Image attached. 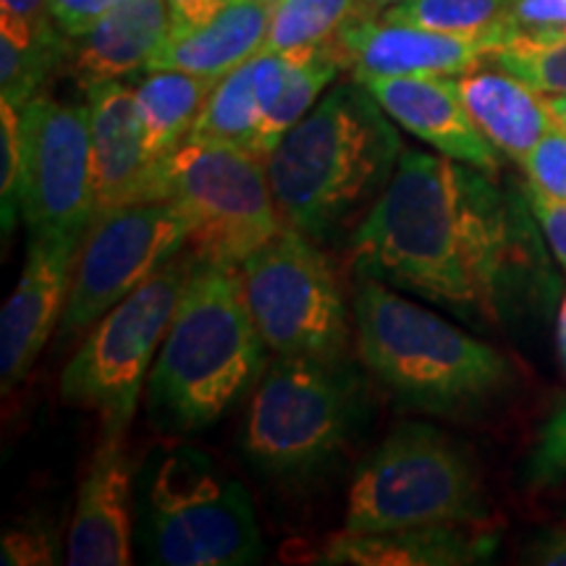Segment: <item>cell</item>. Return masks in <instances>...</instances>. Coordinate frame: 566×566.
Returning <instances> with one entry per match:
<instances>
[{
    "label": "cell",
    "instance_id": "cell-37",
    "mask_svg": "<svg viewBox=\"0 0 566 566\" xmlns=\"http://www.w3.org/2000/svg\"><path fill=\"white\" fill-rule=\"evenodd\" d=\"M226 0H168L171 6L174 27H195L208 21Z\"/></svg>",
    "mask_w": 566,
    "mask_h": 566
},
{
    "label": "cell",
    "instance_id": "cell-16",
    "mask_svg": "<svg viewBox=\"0 0 566 566\" xmlns=\"http://www.w3.org/2000/svg\"><path fill=\"white\" fill-rule=\"evenodd\" d=\"M363 84L401 129L446 158L499 174V150L467 113L457 76H373Z\"/></svg>",
    "mask_w": 566,
    "mask_h": 566
},
{
    "label": "cell",
    "instance_id": "cell-13",
    "mask_svg": "<svg viewBox=\"0 0 566 566\" xmlns=\"http://www.w3.org/2000/svg\"><path fill=\"white\" fill-rule=\"evenodd\" d=\"M82 239L66 231L30 233L24 268L0 313V384L6 394L27 378L61 325Z\"/></svg>",
    "mask_w": 566,
    "mask_h": 566
},
{
    "label": "cell",
    "instance_id": "cell-15",
    "mask_svg": "<svg viewBox=\"0 0 566 566\" xmlns=\"http://www.w3.org/2000/svg\"><path fill=\"white\" fill-rule=\"evenodd\" d=\"M126 433L103 430L90 470L76 495L66 537V564L126 566L134 562V467L126 457Z\"/></svg>",
    "mask_w": 566,
    "mask_h": 566
},
{
    "label": "cell",
    "instance_id": "cell-22",
    "mask_svg": "<svg viewBox=\"0 0 566 566\" xmlns=\"http://www.w3.org/2000/svg\"><path fill=\"white\" fill-rule=\"evenodd\" d=\"M216 84V76H197L176 69L145 71V80L134 87V95L150 163L166 158L187 142Z\"/></svg>",
    "mask_w": 566,
    "mask_h": 566
},
{
    "label": "cell",
    "instance_id": "cell-3",
    "mask_svg": "<svg viewBox=\"0 0 566 566\" xmlns=\"http://www.w3.org/2000/svg\"><path fill=\"white\" fill-rule=\"evenodd\" d=\"M268 346L254 328L239 265L197 263L147 378L160 433H200L258 386Z\"/></svg>",
    "mask_w": 566,
    "mask_h": 566
},
{
    "label": "cell",
    "instance_id": "cell-10",
    "mask_svg": "<svg viewBox=\"0 0 566 566\" xmlns=\"http://www.w3.org/2000/svg\"><path fill=\"white\" fill-rule=\"evenodd\" d=\"M239 273L247 310L268 352L275 357H346V302L317 242L286 226L252 252Z\"/></svg>",
    "mask_w": 566,
    "mask_h": 566
},
{
    "label": "cell",
    "instance_id": "cell-38",
    "mask_svg": "<svg viewBox=\"0 0 566 566\" xmlns=\"http://www.w3.org/2000/svg\"><path fill=\"white\" fill-rule=\"evenodd\" d=\"M533 562L546 566H566V530H551L535 543Z\"/></svg>",
    "mask_w": 566,
    "mask_h": 566
},
{
    "label": "cell",
    "instance_id": "cell-1",
    "mask_svg": "<svg viewBox=\"0 0 566 566\" xmlns=\"http://www.w3.org/2000/svg\"><path fill=\"white\" fill-rule=\"evenodd\" d=\"M349 265L357 279L495 323L533 268V237L493 174L405 147L386 192L352 231Z\"/></svg>",
    "mask_w": 566,
    "mask_h": 566
},
{
    "label": "cell",
    "instance_id": "cell-8",
    "mask_svg": "<svg viewBox=\"0 0 566 566\" xmlns=\"http://www.w3.org/2000/svg\"><path fill=\"white\" fill-rule=\"evenodd\" d=\"M363 417V380L349 359L275 357L254 386L244 454L268 475H304L328 462Z\"/></svg>",
    "mask_w": 566,
    "mask_h": 566
},
{
    "label": "cell",
    "instance_id": "cell-23",
    "mask_svg": "<svg viewBox=\"0 0 566 566\" xmlns=\"http://www.w3.org/2000/svg\"><path fill=\"white\" fill-rule=\"evenodd\" d=\"M344 71V59L338 53L334 38L321 45L294 51L292 66L286 71L279 95L260 122L254 134L252 150L268 158V153L283 139V134L294 129L310 111L321 103L323 92L336 82Z\"/></svg>",
    "mask_w": 566,
    "mask_h": 566
},
{
    "label": "cell",
    "instance_id": "cell-32",
    "mask_svg": "<svg viewBox=\"0 0 566 566\" xmlns=\"http://www.w3.org/2000/svg\"><path fill=\"white\" fill-rule=\"evenodd\" d=\"M566 475V405L543 424L527 462V480L533 488L554 485Z\"/></svg>",
    "mask_w": 566,
    "mask_h": 566
},
{
    "label": "cell",
    "instance_id": "cell-39",
    "mask_svg": "<svg viewBox=\"0 0 566 566\" xmlns=\"http://www.w3.org/2000/svg\"><path fill=\"white\" fill-rule=\"evenodd\" d=\"M401 3H407V0H357V3H354L352 17H359V19L384 17L386 11H391Z\"/></svg>",
    "mask_w": 566,
    "mask_h": 566
},
{
    "label": "cell",
    "instance_id": "cell-31",
    "mask_svg": "<svg viewBox=\"0 0 566 566\" xmlns=\"http://www.w3.org/2000/svg\"><path fill=\"white\" fill-rule=\"evenodd\" d=\"M527 187L537 192L566 200V129L554 122L551 132L535 145V150L522 163Z\"/></svg>",
    "mask_w": 566,
    "mask_h": 566
},
{
    "label": "cell",
    "instance_id": "cell-19",
    "mask_svg": "<svg viewBox=\"0 0 566 566\" xmlns=\"http://www.w3.org/2000/svg\"><path fill=\"white\" fill-rule=\"evenodd\" d=\"M174 27L168 0H124L82 38L71 40L66 69L82 90L147 71Z\"/></svg>",
    "mask_w": 566,
    "mask_h": 566
},
{
    "label": "cell",
    "instance_id": "cell-41",
    "mask_svg": "<svg viewBox=\"0 0 566 566\" xmlns=\"http://www.w3.org/2000/svg\"><path fill=\"white\" fill-rule=\"evenodd\" d=\"M543 101H546L551 118L566 129V95H543Z\"/></svg>",
    "mask_w": 566,
    "mask_h": 566
},
{
    "label": "cell",
    "instance_id": "cell-42",
    "mask_svg": "<svg viewBox=\"0 0 566 566\" xmlns=\"http://www.w3.org/2000/svg\"><path fill=\"white\" fill-rule=\"evenodd\" d=\"M273 3H275V0H273Z\"/></svg>",
    "mask_w": 566,
    "mask_h": 566
},
{
    "label": "cell",
    "instance_id": "cell-5",
    "mask_svg": "<svg viewBox=\"0 0 566 566\" xmlns=\"http://www.w3.org/2000/svg\"><path fill=\"white\" fill-rule=\"evenodd\" d=\"M142 554L158 566H244L263 556L247 488L202 451L153 454L134 478Z\"/></svg>",
    "mask_w": 566,
    "mask_h": 566
},
{
    "label": "cell",
    "instance_id": "cell-6",
    "mask_svg": "<svg viewBox=\"0 0 566 566\" xmlns=\"http://www.w3.org/2000/svg\"><path fill=\"white\" fill-rule=\"evenodd\" d=\"M179 202L192 221L187 250L200 263L242 265L286 229L265 158L250 147L184 142L155 160L137 200Z\"/></svg>",
    "mask_w": 566,
    "mask_h": 566
},
{
    "label": "cell",
    "instance_id": "cell-25",
    "mask_svg": "<svg viewBox=\"0 0 566 566\" xmlns=\"http://www.w3.org/2000/svg\"><path fill=\"white\" fill-rule=\"evenodd\" d=\"M69 45L71 40H45L19 21L0 17V101L24 108L53 71L66 66Z\"/></svg>",
    "mask_w": 566,
    "mask_h": 566
},
{
    "label": "cell",
    "instance_id": "cell-17",
    "mask_svg": "<svg viewBox=\"0 0 566 566\" xmlns=\"http://www.w3.org/2000/svg\"><path fill=\"white\" fill-rule=\"evenodd\" d=\"M499 548L493 522H446L384 530V533H342L321 551L328 566H467L483 564Z\"/></svg>",
    "mask_w": 566,
    "mask_h": 566
},
{
    "label": "cell",
    "instance_id": "cell-18",
    "mask_svg": "<svg viewBox=\"0 0 566 566\" xmlns=\"http://www.w3.org/2000/svg\"><path fill=\"white\" fill-rule=\"evenodd\" d=\"M90 108L95 216L134 202L150 171L137 95L124 80L84 90Z\"/></svg>",
    "mask_w": 566,
    "mask_h": 566
},
{
    "label": "cell",
    "instance_id": "cell-30",
    "mask_svg": "<svg viewBox=\"0 0 566 566\" xmlns=\"http://www.w3.org/2000/svg\"><path fill=\"white\" fill-rule=\"evenodd\" d=\"M61 562L59 527L42 520H27L6 530L0 537V564L3 566H51Z\"/></svg>",
    "mask_w": 566,
    "mask_h": 566
},
{
    "label": "cell",
    "instance_id": "cell-11",
    "mask_svg": "<svg viewBox=\"0 0 566 566\" xmlns=\"http://www.w3.org/2000/svg\"><path fill=\"white\" fill-rule=\"evenodd\" d=\"M192 221L179 202L137 200L92 218L74 260L61 334L87 331L187 250Z\"/></svg>",
    "mask_w": 566,
    "mask_h": 566
},
{
    "label": "cell",
    "instance_id": "cell-36",
    "mask_svg": "<svg viewBox=\"0 0 566 566\" xmlns=\"http://www.w3.org/2000/svg\"><path fill=\"white\" fill-rule=\"evenodd\" d=\"M514 30L566 32V0H512Z\"/></svg>",
    "mask_w": 566,
    "mask_h": 566
},
{
    "label": "cell",
    "instance_id": "cell-28",
    "mask_svg": "<svg viewBox=\"0 0 566 566\" xmlns=\"http://www.w3.org/2000/svg\"><path fill=\"white\" fill-rule=\"evenodd\" d=\"M357 0H275L263 53L302 51L321 45L352 17Z\"/></svg>",
    "mask_w": 566,
    "mask_h": 566
},
{
    "label": "cell",
    "instance_id": "cell-20",
    "mask_svg": "<svg viewBox=\"0 0 566 566\" xmlns=\"http://www.w3.org/2000/svg\"><path fill=\"white\" fill-rule=\"evenodd\" d=\"M273 0H226L208 21L171 27L147 71L176 69L197 76H221L263 53Z\"/></svg>",
    "mask_w": 566,
    "mask_h": 566
},
{
    "label": "cell",
    "instance_id": "cell-7",
    "mask_svg": "<svg viewBox=\"0 0 566 566\" xmlns=\"http://www.w3.org/2000/svg\"><path fill=\"white\" fill-rule=\"evenodd\" d=\"M491 522L470 451L428 422H405L352 480L344 533Z\"/></svg>",
    "mask_w": 566,
    "mask_h": 566
},
{
    "label": "cell",
    "instance_id": "cell-26",
    "mask_svg": "<svg viewBox=\"0 0 566 566\" xmlns=\"http://www.w3.org/2000/svg\"><path fill=\"white\" fill-rule=\"evenodd\" d=\"M384 19L462 38H485L495 48L514 32L512 0H407L386 11Z\"/></svg>",
    "mask_w": 566,
    "mask_h": 566
},
{
    "label": "cell",
    "instance_id": "cell-24",
    "mask_svg": "<svg viewBox=\"0 0 566 566\" xmlns=\"http://www.w3.org/2000/svg\"><path fill=\"white\" fill-rule=\"evenodd\" d=\"M263 122L258 87V55L221 76L205 101L187 142L250 147Z\"/></svg>",
    "mask_w": 566,
    "mask_h": 566
},
{
    "label": "cell",
    "instance_id": "cell-14",
    "mask_svg": "<svg viewBox=\"0 0 566 566\" xmlns=\"http://www.w3.org/2000/svg\"><path fill=\"white\" fill-rule=\"evenodd\" d=\"M334 42L354 80L373 76H462L483 66L495 51L485 38L424 30L384 17H349Z\"/></svg>",
    "mask_w": 566,
    "mask_h": 566
},
{
    "label": "cell",
    "instance_id": "cell-33",
    "mask_svg": "<svg viewBox=\"0 0 566 566\" xmlns=\"http://www.w3.org/2000/svg\"><path fill=\"white\" fill-rule=\"evenodd\" d=\"M527 205L533 210V218L541 226L543 237L558 260V265L566 271V200L548 197L537 189L527 187Z\"/></svg>",
    "mask_w": 566,
    "mask_h": 566
},
{
    "label": "cell",
    "instance_id": "cell-35",
    "mask_svg": "<svg viewBox=\"0 0 566 566\" xmlns=\"http://www.w3.org/2000/svg\"><path fill=\"white\" fill-rule=\"evenodd\" d=\"M0 17H9L40 38L53 42H66L69 38L55 24L51 0H0Z\"/></svg>",
    "mask_w": 566,
    "mask_h": 566
},
{
    "label": "cell",
    "instance_id": "cell-34",
    "mask_svg": "<svg viewBox=\"0 0 566 566\" xmlns=\"http://www.w3.org/2000/svg\"><path fill=\"white\" fill-rule=\"evenodd\" d=\"M124 0H51L55 24L69 40L82 38Z\"/></svg>",
    "mask_w": 566,
    "mask_h": 566
},
{
    "label": "cell",
    "instance_id": "cell-29",
    "mask_svg": "<svg viewBox=\"0 0 566 566\" xmlns=\"http://www.w3.org/2000/svg\"><path fill=\"white\" fill-rule=\"evenodd\" d=\"M24 147H21V108L0 101V226L9 239L21 218Z\"/></svg>",
    "mask_w": 566,
    "mask_h": 566
},
{
    "label": "cell",
    "instance_id": "cell-4",
    "mask_svg": "<svg viewBox=\"0 0 566 566\" xmlns=\"http://www.w3.org/2000/svg\"><path fill=\"white\" fill-rule=\"evenodd\" d=\"M357 354L401 405L436 417H470L514 384L504 352L375 279H357Z\"/></svg>",
    "mask_w": 566,
    "mask_h": 566
},
{
    "label": "cell",
    "instance_id": "cell-27",
    "mask_svg": "<svg viewBox=\"0 0 566 566\" xmlns=\"http://www.w3.org/2000/svg\"><path fill=\"white\" fill-rule=\"evenodd\" d=\"M488 61L541 95H566V32L514 30Z\"/></svg>",
    "mask_w": 566,
    "mask_h": 566
},
{
    "label": "cell",
    "instance_id": "cell-12",
    "mask_svg": "<svg viewBox=\"0 0 566 566\" xmlns=\"http://www.w3.org/2000/svg\"><path fill=\"white\" fill-rule=\"evenodd\" d=\"M21 218L30 233L84 237L95 218L87 101L61 103L40 92L21 108Z\"/></svg>",
    "mask_w": 566,
    "mask_h": 566
},
{
    "label": "cell",
    "instance_id": "cell-9",
    "mask_svg": "<svg viewBox=\"0 0 566 566\" xmlns=\"http://www.w3.org/2000/svg\"><path fill=\"white\" fill-rule=\"evenodd\" d=\"M197 263L200 260L189 250L176 254L92 325L80 352L61 373L63 399L101 415L103 430H129L142 388Z\"/></svg>",
    "mask_w": 566,
    "mask_h": 566
},
{
    "label": "cell",
    "instance_id": "cell-40",
    "mask_svg": "<svg viewBox=\"0 0 566 566\" xmlns=\"http://www.w3.org/2000/svg\"><path fill=\"white\" fill-rule=\"evenodd\" d=\"M556 357H558V367H562L566 378V294L562 304H558V317H556Z\"/></svg>",
    "mask_w": 566,
    "mask_h": 566
},
{
    "label": "cell",
    "instance_id": "cell-2",
    "mask_svg": "<svg viewBox=\"0 0 566 566\" xmlns=\"http://www.w3.org/2000/svg\"><path fill=\"white\" fill-rule=\"evenodd\" d=\"M391 122L354 76L325 92L265 158L283 223L321 244L367 216L405 153Z\"/></svg>",
    "mask_w": 566,
    "mask_h": 566
},
{
    "label": "cell",
    "instance_id": "cell-21",
    "mask_svg": "<svg viewBox=\"0 0 566 566\" xmlns=\"http://www.w3.org/2000/svg\"><path fill=\"white\" fill-rule=\"evenodd\" d=\"M457 87L483 137L520 166L554 126L541 92L499 66L457 76Z\"/></svg>",
    "mask_w": 566,
    "mask_h": 566
}]
</instances>
